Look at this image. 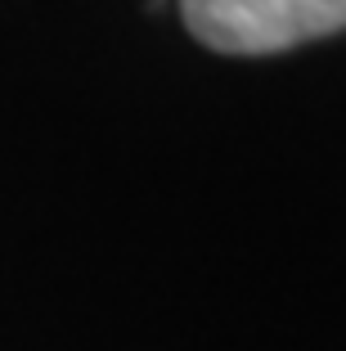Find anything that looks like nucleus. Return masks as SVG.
I'll return each mask as SVG.
<instances>
[{
  "label": "nucleus",
  "mask_w": 346,
  "mask_h": 351,
  "mask_svg": "<svg viewBox=\"0 0 346 351\" xmlns=\"http://www.w3.org/2000/svg\"><path fill=\"white\" fill-rule=\"evenodd\" d=\"M180 19L216 54H279L346 32V0H180Z\"/></svg>",
  "instance_id": "nucleus-1"
}]
</instances>
